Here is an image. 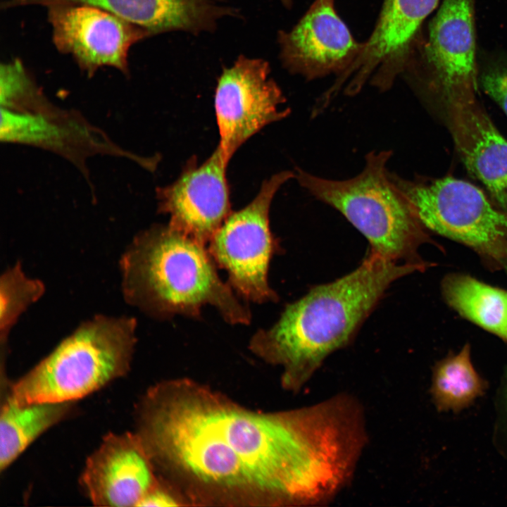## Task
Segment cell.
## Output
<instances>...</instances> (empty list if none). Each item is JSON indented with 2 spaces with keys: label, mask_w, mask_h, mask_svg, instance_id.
<instances>
[{
  "label": "cell",
  "mask_w": 507,
  "mask_h": 507,
  "mask_svg": "<svg viewBox=\"0 0 507 507\" xmlns=\"http://www.w3.org/2000/svg\"><path fill=\"white\" fill-rule=\"evenodd\" d=\"M430 265L398 263L370 251L350 273L287 305L271 327L256 332L252 344L304 380L349 342L392 282Z\"/></svg>",
  "instance_id": "2"
},
{
  "label": "cell",
  "mask_w": 507,
  "mask_h": 507,
  "mask_svg": "<svg viewBox=\"0 0 507 507\" xmlns=\"http://www.w3.org/2000/svg\"><path fill=\"white\" fill-rule=\"evenodd\" d=\"M503 270H506V272L507 273V264H506V265L505 266V268H504Z\"/></svg>",
  "instance_id": "24"
},
{
  "label": "cell",
  "mask_w": 507,
  "mask_h": 507,
  "mask_svg": "<svg viewBox=\"0 0 507 507\" xmlns=\"http://www.w3.org/2000/svg\"><path fill=\"white\" fill-rule=\"evenodd\" d=\"M485 389L486 382L472 363L469 344L458 353L449 354L434 368L431 392L439 411H460L471 405Z\"/></svg>",
  "instance_id": "19"
},
{
  "label": "cell",
  "mask_w": 507,
  "mask_h": 507,
  "mask_svg": "<svg viewBox=\"0 0 507 507\" xmlns=\"http://www.w3.org/2000/svg\"><path fill=\"white\" fill-rule=\"evenodd\" d=\"M73 403H18L5 395L0 415V469L8 466L39 435L66 417Z\"/></svg>",
  "instance_id": "18"
},
{
  "label": "cell",
  "mask_w": 507,
  "mask_h": 507,
  "mask_svg": "<svg viewBox=\"0 0 507 507\" xmlns=\"http://www.w3.org/2000/svg\"><path fill=\"white\" fill-rule=\"evenodd\" d=\"M391 151H372L363 170L343 180L313 175L300 168L299 184L317 199L339 211L368 239L370 251L403 263L425 264L419 247L430 242L426 228L392 181L387 163Z\"/></svg>",
  "instance_id": "5"
},
{
  "label": "cell",
  "mask_w": 507,
  "mask_h": 507,
  "mask_svg": "<svg viewBox=\"0 0 507 507\" xmlns=\"http://www.w3.org/2000/svg\"><path fill=\"white\" fill-rule=\"evenodd\" d=\"M177 506L173 498L168 494L156 489H151L142 499L138 506Z\"/></svg>",
  "instance_id": "22"
},
{
  "label": "cell",
  "mask_w": 507,
  "mask_h": 507,
  "mask_svg": "<svg viewBox=\"0 0 507 507\" xmlns=\"http://www.w3.org/2000/svg\"><path fill=\"white\" fill-rule=\"evenodd\" d=\"M277 42L283 66L308 80L340 76L363 47L337 13L334 0H315L291 30L278 32Z\"/></svg>",
  "instance_id": "12"
},
{
  "label": "cell",
  "mask_w": 507,
  "mask_h": 507,
  "mask_svg": "<svg viewBox=\"0 0 507 507\" xmlns=\"http://www.w3.org/2000/svg\"><path fill=\"white\" fill-rule=\"evenodd\" d=\"M441 287L453 310L507 343V289L460 273L446 275Z\"/></svg>",
  "instance_id": "17"
},
{
  "label": "cell",
  "mask_w": 507,
  "mask_h": 507,
  "mask_svg": "<svg viewBox=\"0 0 507 507\" xmlns=\"http://www.w3.org/2000/svg\"><path fill=\"white\" fill-rule=\"evenodd\" d=\"M53 41L89 75L110 66L127 73L130 47L151 34L101 8L80 4L47 6Z\"/></svg>",
  "instance_id": "9"
},
{
  "label": "cell",
  "mask_w": 507,
  "mask_h": 507,
  "mask_svg": "<svg viewBox=\"0 0 507 507\" xmlns=\"http://www.w3.org/2000/svg\"><path fill=\"white\" fill-rule=\"evenodd\" d=\"M477 92L442 103L455 146L468 171L507 212V140L477 99Z\"/></svg>",
  "instance_id": "14"
},
{
  "label": "cell",
  "mask_w": 507,
  "mask_h": 507,
  "mask_svg": "<svg viewBox=\"0 0 507 507\" xmlns=\"http://www.w3.org/2000/svg\"><path fill=\"white\" fill-rule=\"evenodd\" d=\"M427 229L471 249L489 266L507 264V212L477 187L444 177L408 180L389 173Z\"/></svg>",
  "instance_id": "6"
},
{
  "label": "cell",
  "mask_w": 507,
  "mask_h": 507,
  "mask_svg": "<svg viewBox=\"0 0 507 507\" xmlns=\"http://www.w3.org/2000/svg\"><path fill=\"white\" fill-rule=\"evenodd\" d=\"M137 434L110 433L86 461L80 482L97 506H138L154 478Z\"/></svg>",
  "instance_id": "15"
},
{
  "label": "cell",
  "mask_w": 507,
  "mask_h": 507,
  "mask_svg": "<svg viewBox=\"0 0 507 507\" xmlns=\"http://www.w3.org/2000/svg\"><path fill=\"white\" fill-rule=\"evenodd\" d=\"M283 6L286 8H291L293 4V0H279Z\"/></svg>",
  "instance_id": "23"
},
{
  "label": "cell",
  "mask_w": 507,
  "mask_h": 507,
  "mask_svg": "<svg viewBox=\"0 0 507 507\" xmlns=\"http://www.w3.org/2000/svg\"><path fill=\"white\" fill-rule=\"evenodd\" d=\"M424 80L441 102L477 92L475 0H443L430 21L424 49Z\"/></svg>",
  "instance_id": "11"
},
{
  "label": "cell",
  "mask_w": 507,
  "mask_h": 507,
  "mask_svg": "<svg viewBox=\"0 0 507 507\" xmlns=\"http://www.w3.org/2000/svg\"><path fill=\"white\" fill-rule=\"evenodd\" d=\"M270 73L264 59L240 55L218 80L214 99L218 146L228 162L251 136L290 113L282 109L285 99Z\"/></svg>",
  "instance_id": "8"
},
{
  "label": "cell",
  "mask_w": 507,
  "mask_h": 507,
  "mask_svg": "<svg viewBox=\"0 0 507 507\" xmlns=\"http://www.w3.org/2000/svg\"><path fill=\"white\" fill-rule=\"evenodd\" d=\"M204 244L169 224L140 232L120 260L122 289L130 305L155 318H197L206 305L231 324H248L251 313L220 278Z\"/></svg>",
  "instance_id": "3"
},
{
  "label": "cell",
  "mask_w": 507,
  "mask_h": 507,
  "mask_svg": "<svg viewBox=\"0 0 507 507\" xmlns=\"http://www.w3.org/2000/svg\"><path fill=\"white\" fill-rule=\"evenodd\" d=\"M228 161L218 146L202 163L191 159L180 177L158 192L159 211L169 225L205 244L231 213Z\"/></svg>",
  "instance_id": "13"
},
{
  "label": "cell",
  "mask_w": 507,
  "mask_h": 507,
  "mask_svg": "<svg viewBox=\"0 0 507 507\" xmlns=\"http://www.w3.org/2000/svg\"><path fill=\"white\" fill-rule=\"evenodd\" d=\"M295 173L284 170L262 184L256 197L231 213L210 239L208 251L228 274L229 284L244 298L264 303L277 300L268 281V272L277 244L269 225L272 200Z\"/></svg>",
  "instance_id": "7"
},
{
  "label": "cell",
  "mask_w": 507,
  "mask_h": 507,
  "mask_svg": "<svg viewBox=\"0 0 507 507\" xmlns=\"http://www.w3.org/2000/svg\"><path fill=\"white\" fill-rule=\"evenodd\" d=\"M137 320L96 315L82 323L6 394L18 403H73L125 375L136 344Z\"/></svg>",
  "instance_id": "4"
},
{
  "label": "cell",
  "mask_w": 507,
  "mask_h": 507,
  "mask_svg": "<svg viewBox=\"0 0 507 507\" xmlns=\"http://www.w3.org/2000/svg\"><path fill=\"white\" fill-rule=\"evenodd\" d=\"M439 0H384L369 38L351 66L340 76L345 89L356 94L370 80L380 90L388 89L409 65L414 42L422 23Z\"/></svg>",
  "instance_id": "10"
},
{
  "label": "cell",
  "mask_w": 507,
  "mask_h": 507,
  "mask_svg": "<svg viewBox=\"0 0 507 507\" xmlns=\"http://www.w3.org/2000/svg\"><path fill=\"white\" fill-rule=\"evenodd\" d=\"M46 6L80 4L96 6L147 30L151 35L170 31L193 35L212 32L218 20L237 16L220 0H42Z\"/></svg>",
  "instance_id": "16"
},
{
  "label": "cell",
  "mask_w": 507,
  "mask_h": 507,
  "mask_svg": "<svg viewBox=\"0 0 507 507\" xmlns=\"http://www.w3.org/2000/svg\"><path fill=\"white\" fill-rule=\"evenodd\" d=\"M42 282L28 277L20 265L7 270L1 277V341L6 342L20 314L44 293Z\"/></svg>",
  "instance_id": "20"
},
{
  "label": "cell",
  "mask_w": 507,
  "mask_h": 507,
  "mask_svg": "<svg viewBox=\"0 0 507 507\" xmlns=\"http://www.w3.org/2000/svg\"><path fill=\"white\" fill-rule=\"evenodd\" d=\"M149 405L140 437L209 483L316 503L339 489L357 458L353 423L333 399L288 416L196 400Z\"/></svg>",
  "instance_id": "1"
},
{
  "label": "cell",
  "mask_w": 507,
  "mask_h": 507,
  "mask_svg": "<svg viewBox=\"0 0 507 507\" xmlns=\"http://www.w3.org/2000/svg\"><path fill=\"white\" fill-rule=\"evenodd\" d=\"M484 91L493 99L507 115V64L487 70L481 77Z\"/></svg>",
  "instance_id": "21"
}]
</instances>
